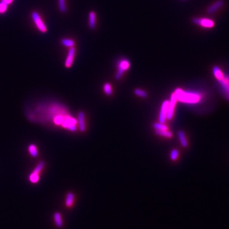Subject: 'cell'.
<instances>
[{
	"label": "cell",
	"mask_w": 229,
	"mask_h": 229,
	"mask_svg": "<svg viewBox=\"0 0 229 229\" xmlns=\"http://www.w3.org/2000/svg\"><path fill=\"white\" fill-rule=\"evenodd\" d=\"M104 91L107 96H111L112 94V88L111 85L108 83L104 84Z\"/></svg>",
	"instance_id": "cell-22"
},
{
	"label": "cell",
	"mask_w": 229,
	"mask_h": 229,
	"mask_svg": "<svg viewBox=\"0 0 229 229\" xmlns=\"http://www.w3.org/2000/svg\"><path fill=\"white\" fill-rule=\"evenodd\" d=\"M156 133L161 136L166 138H171L172 136V132L167 130H156Z\"/></svg>",
	"instance_id": "cell-18"
},
{
	"label": "cell",
	"mask_w": 229,
	"mask_h": 229,
	"mask_svg": "<svg viewBox=\"0 0 229 229\" xmlns=\"http://www.w3.org/2000/svg\"><path fill=\"white\" fill-rule=\"evenodd\" d=\"M76 53V49L74 47H71L68 54V56L65 61V67L67 68H71L73 65L74 55Z\"/></svg>",
	"instance_id": "cell-9"
},
{
	"label": "cell",
	"mask_w": 229,
	"mask_h": 229,
	"mask_svg": "<svg viewBox=\"0 0 229 229\" xmlns=\"http://www.w3.org/2000/svg\"><path fill=\"white\" fill-rule=\"evenodd\" d=\"M31 17L33 20L34 24H36V27L39 30V31L45 33L47 32V28L45 26V24L43 22L42 18L40 17L39 13L36 12H33L31 13Z\"/></svg>",
	"instance_id": "cell-4"
},
{
	"label": "cell",
	"mask_w": 229,
	"mask_h": 229,
	"mask_svg": "<svg viewBox=\"0 0 229 229\" xmlns=\"http://www.w3.org/2000/svg\"><path fill=\"white\" fill-rule=\"evenodd\" d=\"M178 135L179 139H180V141L181 146L184 148L187 147L188 143H187V140L186 139V136L185 135V133H184V132L182 131H179L178 132Z\"/></svg>",
	"instance_id": "cell-14"
},
{
	"label": "cell",
	"mask_w": 229,
	"mask_h": 229,
	"mask_svg": "<svg viewBox=\"0 0 229 229\" xmlns=\"http://www.w3.org/2000/svg\"><path fill=\"white\" fill-rule=\"evenodd\" d=\"M179 155V152L176 149H174L171 151V159L172 161H175L178 158V157Z\"/></svg>",
	"instance_id": "cell-26"
},
{
	"label": "cell",
	"mask_w": 229,
	"mask_h": 229,
	"mask_svg": "<svg viewBox=\"0 0 229 229\" xmlns=\"http://www.w3.org/2000/svg\"><path fill=\"white\" fill-rule=\"evenodd\" d=\"M59 7L60 9V11L62 13H65L66 12V0H58Z\"/></svg>",
	"instance_id": "cell-21"
},
{
	"label": "cell",
	"mask_w": 229,
	"mask_h": 229,
	"mask_svg": "<svg viewBox=\"0 0 229 229\" xmlns=\"http://www.w3.org/2000/svg\"><path fill=\"white\" fill-rule=\"evenodd\" d=\"M177 98L175 93H172L171 96L170 101L169 102V106L167 109V117L168 120H171L172 118L174 115V111H175V108L177 101Z\"/></svg>",
	"instance_id": "cell-6"
},
{
	"label": "cell",
	"mask_w": 229,
	"mask_h": 229,
	"mask_svg": "<svg viewBox=\"0 0 229 229\" xmlns=\"http://www.w3.org/2000/svg\"><path fill=\"white\" fill-rule=\"evenodd\" d=\"M74 201V195L71 192H69L68 193L66 199V205L68 207H71L73 205V203Z\"/></svg>",
	"instance_id": "cell-16"
},
{
	"label": "cell",
	"mask_w": 229,
	"mask_h": 229,
	"mask_svg": "<svg viewBox=\"0 0 229 229\" xmlns=\"http://www.w3.org/2000/svg\"><path fill=\"white\" fill-rule=\"evenodd\" d=\"M61 43L62 44V45L67 47H74V42L71 39H69V38H63L61 40Z\"/></svg>",
	"instance_id": "cell-15"
},
{
	"label": "cell",
	"mask_w": 229,
	"mask_h": 229,
	"mask_svg": "<svg viewBox=\"0 0 229 229\" xmlns=\"http://www.w3.org/2000/svg\"><path fill=\"white\" fill-rule=\"evenodd\" d=\"M134 92L136 96H139L141 97L145 98L148 96V94L145 91L141 90V89H139V88H136L135 90H134Z\"/></svg>",
	"instance_id": "cell-20"
},
{
	"label": "cell",
	"mask_w": 229,
	"mask_h": 229,
	"mask_svg": "<svg viewBox=\"0 0 229 229\" xmlns=\"http://www.w3.org/2000/svg\"><path fill=\"white\" fill-rule=\"evenodd\" d=\"M96 13L91 11L89 13V21H88V26L91 29H94L96 28Z\"/></svg>",
	"instance_id": "cell-12"
},
{
	"label": "cell",
	"mask_w": 229,
	"mask_h": 229,
	"mask_svg": "<svg viewBox=\"0 0 229 229\" xmlns=\"http://www.w3.org/2000/svg\"><path fill=\"white\" fill-rule=\"evenodd\" d=\"M192 22L195 24L205 28H212L215 26V22L213 20L206 18H193Z\"/></svg>",
	"instance_id": "cell-5"
},
{
	"label": "cell",
	"mask_w": 229,
	"mask_h": 229,
	"mask_svg": "<svg viewBox=\"0 0 229 229\" xmlns=\"http://www.w3.org/2000/svg\"><path fill=\"white\" fill-rule=\"evenodd\" d=\"M130 67V62L127 59H123L118 63V69L115 74V79L119 80L122 77L123 74Z\"/></svg>",
	"instance_id": "cell-3"
},
{
	"label": "cell",
	"mask_w": 229,
	"mask_h": 229,
	"mask_svg": "<svg viewBox=\"0 0 229 229\" xmlns=\"http://www.w3.org/2000/svg\"><path fill=\"white\" fill-rule=\"evenodd\" d=\"M8 4L3 1L0 3V13H3L6 12Z\"/></svg>",
	"instance_id": "cell-27"
},
{
	"label": "cell",
	"mask_w": 229,
	"mask_h": 229,
	"mask_svg": "<svg viewBox=\"0 0 229 229\" xmlns=\"http://www.w3.org/2000/svg\"><path fill=\"white\" fill-rule=\"evenodd\" d=\"M68 114H69L68 109L63 104L49 103L38 104L28 113L27 118L29 121L34 123H53L58 115Z\"/></svg>",
	"instance_id": "cell-1"
},
{
	"label": "cell",
	"mask_w": 229,
	"mask_h": 229,
	"mask_svg": "<svg viewBox=\"0 0 229 229\" xmlns=\"http://www.w3.org/2000/svg\"><path fill=\"white\" fill-rule=\"evenodd\" d=\"M28 150L31 156L34 157H36L38 156V150L36 145H33V144L32 145H30L28 147Z\"/></svg>",
	"instance_id": "cell-19"
},
{
	"label": "cell",
	"mask_w": 229,
	"mask_h": 229,
	"mask_svg": "<svg viewBox=\"0 0 229 229\" xmlns=\"http://www.w3.org/2000/svg\"><path fill=\"white\" fill-rule=\"evenodd\" d=\"M29 180H30L33 183H37L39 180V175H38V174H36V173L32 172L31 174V175L29 176Z\"/></svg>",
	"instance_id": "cell-25"
},
{
	"label": "cell",
	"mask_w": 229,
	"mask_h": 229,
	"mask_svg": "<svg viewBox=\"0 0 229 229\" xmlns=\"http://www.w3.org/2000/svg\"><path fill=\"white\" fill-rule=\"evenodd\" d=\"M44 166H45V162L43 161L40 162L38 164L37 166L35 167V169H34V171L32 172L36 173V174H38V175H39V173L42 171L43 168L44 167Z\"/></svg>",
	"instance_id": "cell-24"
},
{
	"label": "cell",
	"mask_w": 229,
	"mask_h": 229,
	"mask_svg": "<svg viewBox=\"0 0 229 229\" xmlns=\"http://www.w3.org/2000/svg\"><path fill=\"white\" fill-rule=\"evenodd\" d=\"M54 220L56 223V225L59 227L62 226V220L61 214L59 213H56L54 214Z\"/></svg>",
	"instance_id": "cell-17"
},
{
	"label": "cell",
	"mask_w": 229,
	"mask_h": 229,
	"mask_svg": "<svg viewBox=\"0 0 229 229\" xmlns=\"http://www.w3.org/2000/svg\"><path fill=\"white\" fill-rule=\"evenodd\" d=\"M223 1L222 0H218V1H216L215 3H213L212 5H211L207 9V13L211 14L214 12H215L217 10L220 9L223 5Z\"/></svg>",
	"instance_id": "cell-11"
},
{
	"label": "cell",
	"mask_w": 229,
	"mask_h": 229,
	"mask_svg": "<svg viewBox=\"0 0 229 229\" xmlns=\"http://www.w3.org/2000/svg\"><path fill=\"white\" fill-rule=\"evenodd\" d=\"M218 82L224 93V95L229 99V76H226L224 74L223 77L220 80H218Z\"/></svg>",
	"instance_id": "cell-7"
},
{
	"label": "cell",
	"mask_w": 229,
	"mask_h": 229,
	"mask_svg": "<svg viewBox=\"0 0 229 229\" xmlns=\"http://www.w3.org/2000/svg\"><path fill=\"white\" fill-rule=\"evenodd\" d=\"M169 101L165 100L162 104L160 115H159V122L161 123H164L166 122L167 113V109L169 106Z\"/></svg>",
	"instance_id": "cell-8"
},
{
	"label": "cell",
	"mask_w": 229,
	"mask_h": 229,
	"mask_svg": "<svg viewBox=\"0 0 229 229\" xmlns=\"http://www.w3.org/2000/svg\"><path fill=\"white\" fill-rule=\"evenodd\" d=\"M213 72L214 76H215V77L217 79L218 81L221 80L224 76V73L218 66L214 67L213 69Z\"/></svg>",
	"instance_id": "cell-13"
},
{
	"label": "cell",
	"mask_w": 229,
	"mask_h": 229,
	"mask_svg": "<svg viewBox=\"0 0 229 229\" xmlns=\"http://www.w3.org/2000/svg\"><path fill=\"white\" fill-rule=\"evenodd\" d=\"M2 1L7 3V4H10L13 1V0H2Z\"/></svg>",
	"instance_id": "cell-28"
},
{
	"label": "cell",
	"mask_w": 229,
	"mask_h": 229,
	"mask_svg": "<svg viewBox=\"0 0 229 229\" xmlns=\"http://www.w3.org/2000/svg\"><path fill=\"white\" fill-rule=\"evenodd\" d=\"M175 94L176 96L177 100L181 102L187 103H196L201 99V96L197 93L185 92L181 90L180 88H176Z\"/></svg>",
	"instance_id": "cell-2"
},
{
	"label": "cell",
	"mask_w": 229,
	"mask_h": 229,
	"mask_svg": "<svg viewBox=\"0 0 229 229\" xmlns=\"http://www.w3.org/2000/svg\"><path fill=\"white\" fill-rule=\"evenodd\" d=\"M153 128L156 130H167L168 127L164 123H155L153 124Z\"/></svg>",
	"instance_id": "cell-23"
},
{
	"label": "cell",
	"mask_w": 229,
	"mask_h": 229,
	"mask_svg": "<svg viewBox=\"0 0 229 229\" xmlns=\"http://www.w3.org/2000/svg\"><path fill=\"white\" fill-rule=\"evenodd\" d=\"M85 120H86V118H85V114L83 112H80L78 113V123L79 129L80 131L84 132L86 131V123H85Z\"/></svg>",
	"instance_id": "cell-10"
}]
</instances>
